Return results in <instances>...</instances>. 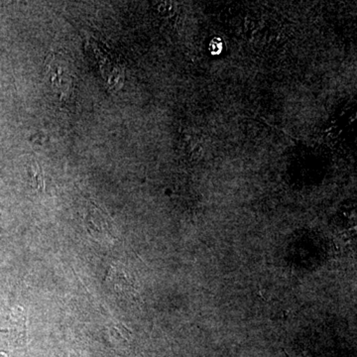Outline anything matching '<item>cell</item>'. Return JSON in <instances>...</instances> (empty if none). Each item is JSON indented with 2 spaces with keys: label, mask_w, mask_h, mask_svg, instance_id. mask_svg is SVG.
I'll list each match as a JSON object with an SVG mask.
<instances>
[{
  "label": "cell",
  "mask_w": 357,
  "mask_h": 357,
  "mask_svg": "<svg viewBox=\"0 0 357 357\" xmlns=\"http://www.w3.org/2000/svg\"><path fill=\"white\" fill-rule=\"evenodd\" d=\"M29 175L33 189L40 192L44 191L45 178L43 170L40 168L36 162L31 164V167H30L29 170Z\"/></svg>",
  "instance_id": "cell-1"
}]
</instances>
